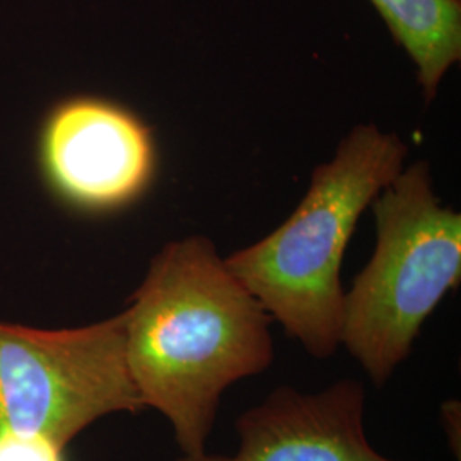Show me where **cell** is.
<instances>
[{"mask_svg":"<svg viewBox=\"0 0 461 461\" xmlns=\"http://www.w3.org/2000/svg\"><path fill=\"white\" fill-rule=\"evenodd\" d=\"M364 411L366 390L357 379H339L316 393L279 386L236 419L234 456L205 451L176 461H396L367 441Z\"/></svg>","mask_w":461,"mask_h":461,"instance_id":"cell-6","label":"cell"},{"mask_svg":"<svg viewBox=\"0 0 461 461\" xmlns=\"http://www.w3.org/2000/svg\"><path fill=\"white\" fill-rule=\"evenodd\" d=\"M122 316L144 405L171 422L182 455L205 453L222 393L274 363L272 316L205 236L165 245Z\"/></svg>","mask_w":461,"mask_h":461,"instance_id":"cell-1","label":"cell"},{"mask_svg":"<svg viewBox=\"0 0 461 461\" xmlns=\"http://www.w3.org/2000/svg\"><path fill=\"white\" fill-rule=\"evenodd\" d=\"M371 207L376 248L344 296L340 346L381 388L460 285L461 214L436 197L428 161L403 167Z\"/></svg>","mask_w":461,"mask_h":461,"instance_id":"cell-3","label":"cell"},{"mask_svg":"<svg viewBox=\"0 0 461 461\" xmlns=\"http://www.w3.org/2000/svg\"><path fill=\"white\" fill-rule=\"evenodd\" d=\"M144 409L127 363L122 313L67 330L0 321V429L66 447L104 415Z\"/></svg>","mask_w":461,"mask_h":461,"instance_id":"cell-4","label":"cell"},{"mask_svg":"<svg viewBox=\"0 0 461 461\" xmlns=\"http://www.w3.org/2000/svg\"><path fill=\"white\" fill-rule=\"evenodd\" d=\"M398 47L412 60L424 101L436 98L461 60V0H371Z\"/></svg>","mask_w":461,"mask_h":461,"instance_id":"cell-7","label":"cell"},{"mask_svg":"<svg viewBox=\"0 0 461 461\" xmlns=\"http://www.w3.org/2000/svg\"><path fill=\"white\" fill-rule=\"evenodd\" d=\"M407 144L375 123L347 133L335 156L313 171L285 222L224 258L265 312L316 359L340 347L346 291L340 268L361 215L403 169Z\"/></svg>","mask_w":461,"mask_h":461,"instance_id":"cell-2","label":"cell"},{"mask_svg":"<svg viewBox=\"0 0 461 461\" xmlns=\"http://www.w3.org/2000/svg\"><path fill=\"white\" fill-rule=\"evenodd\" d=\"M64 449L43 436L0 429V461H64Z\"/></svg>","mask_w":461,"mask_h":461,"instance_id":"cell-8","label":"cell"},{"mask_svg":"<svg viewBox=\"0 0 461 461\" xmlns=\"http://www.w3.org/2000/svg\"><path fill=\"white\" fill-rule=\"evenodd\" d=\"M36 156L51 195L86 214L120 211L142 197L158 161L152 132L139 116L91 96L68 98L50 110Z\"/></svg>","mask_w":461,"mask_h":461,"instance_id":"cell-5","label":"cell"}]
</instances>
